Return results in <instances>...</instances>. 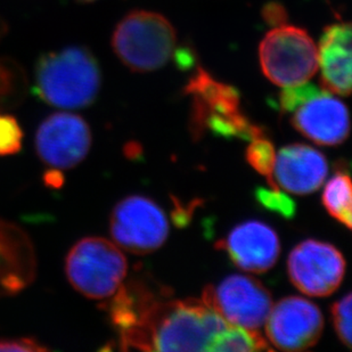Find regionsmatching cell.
<instances>
[{"mask_svg":"<svg viewBox=\"0 0 352 352\" xmlns=\"http://www.w3.org/2000/svg\"><path fill=\"white\" fill-rule=\"evenodd\" d=\"M37 274L34 243L21 227L0 218V298L27 289Z\"/></svg>","mask_w":352,"mask_h":352,"instance_id":"obj_16","label":"cell"},{"mask_svg":"<svg viewBox=\"0 0 352 352\" xmlns=\"http://www.w3.org/2000/svg\"><path fill=\"white\" fill-rule=\"evenodd\" d=\"M91 143V130L86 120L69 112L50 114L36 133L38 157L54 170L77 166L89 153Z\"/></svg>","mask_w":352,"mask_h":352,"instance_id":"obj_12","label":"cell"},{"mask_svg":"<svg viewBox=\"0 0 352 352\" xmlns=\"http://www.w3.org/2000/svg\"><path fill=\"white\" fill-rule=\"evenodd\" d=\"M270 350L266 340L258 331L241 326L227 325L210 342L206 351L236 352Z\"/></svg>","mask_w":352,"mask_h":352,"instance_id":"obj_20","label":"cell"},{"mask_svg":"<svg viewBox=\"0 0 352 352\" xmlns=\"http://www.w3.org/2000/svg\"><path fill=\"white\" fill-rule=\"evenodd\" d=\"M317 54L324 89L340 96H349L351 93V25L336 23L326 28Z\"/></svg>","mask_w":352,"mask_h":352,"instance_id":"obj_17","label":"cell"},{"mask_svg":"<svg viewBox=\"0 0 352 352\" xmlns=\"http://www.w3.org/2000/svg\"><path fill=\"white\" fill-rule=\"evenodd\" d=\"M100 86V64L85 46H67L43 54L34 65V90L52 107L85 109L96 100Z\"/></svg>","mask_w":352,"mask_h":352,"instance_id":"obj_1","label":"cell"},{"mask_svg":"<svg viewBox=\"0 0 352 352\" xmlns=\"http://www.w3.org/2000/svg\"><path fill=\"white\" fill-rule=\"evenodd\" d=\"M351 179L346 170H338L336 176L326 184L322 193V204L327 212L342 223L351 228L352 216Z\"/></svg>","mask_w":352,"mask_h":352,"instance_id":"obj_18","label":"cell"},{"mask_svg":"<svg viewBox=\"0 0 352 352\" xmlns=\"http://www.w3.org/2000/svg\"><path fill=\"white\" fill-rule=\"evenodd\" d=\"M351 294L336 301L332 307V317L336 334L341 342L351 348Z\"/></svg>","mask_w":352,"mask_h":352,"instance_id":"obj_24","label":"cell"},{"mask_svg":"<svg viewBox=\"0 0 352 352\" xmlns=\"http://www.w3.org/2000/svg\"><path fill=\"white\" fill-rule=\"evenodd\" d=\"M107 303L112 325L120 336L122 349L148 351V334L160 307L170 298L169 291L143 279H133L121 285Z\"/></svg>","mask_w":352,"mask_h":352,"instance_id":"obj_8","label":"cell"},{"mask_svg":"<svg viewBox=\"0 0 352 352\" xmlns=\"http://www.w3.org/2000/svg\"><path fill=\"white\" fill-rule=\"evenodd\" d=\"M259 57L265 76L284 88L307 82L318 70L313 39L306 31L291 25L268 32L260 43Z\"/></svg>","mask_w":352,"mask_h":352,"instance_id":"obj_7","label":"cell"},{"mask_svg":"<svg viewBox=\"0 0 352 352\" xmlns=\"http://www.w3.org/2000/svg\"><path fill=\"white\" fill-rule=\"evenodd\" d=\"M23 143V130L16 118L0 113V157L19 153Z\"/></svg>","mask_w":352,"mask_h":352,"instance_id":"obj_22","label":"cell"},{"mask_svg":"<svg viewBox=\"0 0 352 352\" xmlns=\"http://www.w3.org/2000/svg\"><path fill=\"white\" fill-rule=\"evenodd\" d=\"M193 97L192 130L194 135L210 131L225 138L254 140L266 136L260 126L250 122L239 107V95L233 87L226 86L199 70L186 87Z\"/></svg>","mask_w":352,"mask_h":352,"instance_id":"obj_4","label":"cell"},{"mask_svg":"<svg viewBox=\"0 0 352 352\" xmlns=\"http://www.w3.org/2000/svg\"><path fill=\"white\" fill-rule=\"evenodd\" d=\"M111 43L118 58L129 70L151 72L164 67L173 56L176 31L161 14L133 10L118 23Z\"/></svg>","mask_w":352,"mask_h":352,"instance_id":"obj_3","label":"cell"},{"mask_svg":"<svg viewBox=\"0 0 352 352\" xmlns=\"http://www.w3.org/2000/svg\"><path fill=\"white\" fill-rule=\"evenodd\" d=\"M126 272L128 263L121 249L102 237L80 239L65 260L71 285L89 299H110L122 285Z\"/></svg>","mask_w":352,"mask_h":352,"instance_id":"obj_6","label":"cell"},{"mask_svg":"<svg viewBox=\"0 0 352 352\" xmlns=\"http://www.w3.org/2000/svg\"><path fill=\"white\" fill-rule=\"evenodd\" d=\"M246 160L253 169L272 179L276 153L273 143H270L266 136L251 140L246 150Z\"/></svg>","mask_w":352,"mask_h":352,"instance_id":"obj_21","label":"cell"},{"mask_svg":"<svg viewBox=\"0 0 352 352\" xmlns=\"http://www.w3.org/2000/svg\"><path fill=\"white\" fill-rule=\"evenodd\" d=\"M203 302L230 325L258 331L273 308L272 294L256 279L232 275L203 292Z\"/></svg>","mask_w":352,"mask_h":352,"instance_id":"obj_10","label":"cell"},{"mask_svg":"<svg viewBox=\"0 0 352 352\" xmlns=\"http://www.w3.org/2000/svg\"><path fill=\"white\" fill-rule=\"evenodd\" d=\"M287 273L299 291L322 298L339 289L346 273V260L332 244L307 239L289 253Z\"/></svg>","mask_w":352,"mask_h":352,"instance_id":"obj_11","label":"cell"},{"mask_svg":"<svg viewBox=\"0 0 352 352\" xmlns=\"http://www.w3.org/2000/svg\"><path fill=\"white\" fill-rule=\"evenodd\" d=\"M227 325L202 300L170 296L151 325L148 351H206L213 338Z\"/></svg>","mask_w":352,"mask_h":352,"instance_id":"obj_2","label":"cell"},{"mask_svg":"<svg viewBox=\"0 0 352 352\" xmlns=\"http://www.w3.org/2000/svg\"><path fill=\"white\" fill-rule=\"evenodd\" d=\"M48 348L34 338H13V339H0V352L22 351L41 352L48 351Z\"/></svg>","mask_w":352,"mask_h":352,"instance_id":"obj_25","label":"cell"},{"mask_svg":"<svg viewBox=\"0 0 352 352\" xmlns=\"http://www.w3.org/2000/svg\"><path fill=\"white\" fill-rule=\"evenodd\" d=\"M267 338L277 349L302 351L318 342L324 319L318 307L300 296L280 300L266 320Z\"/></svg>","mask_w":352,"mask_h":352,"instance_id":"obj_13","label":"cell"},{"mask_svg":"<svg viewBox=\"0 0 352 352\" xmlns=\"http://www.w3.org/2000/svg\"><path fill=\"white\" fill-rule=\"evenodd\" d=\"M24 67L10 57L0 56V111L22 104L28 91Z\"/></svg>","mask_w":352,"mask_h":352,"instance_id":"obj_19","label":"cell"},{"mask_svg":"<svg viewBox=\"0 0 352 352\" xmlns=\"http://www.w3.org/2000/svg\"><path fill=\"white\" fill-rule=\"evenodd\" d=\"M256 199L263 209L284 217L286 219L296 214V203L289 199V196L280 192L279 187L258 188L256 190Z\"/></svg>","mask_w":352,"mask_h":352,"instance_id":"obj_23","label":"cell"},{"mask_svg":"<svg viewBox=\"0 0 352 352\" xmlns=\"http://www.w3.org/2000/svg\"><path fill=\"white\" fill-rule=\"evenodd\" d=\"M327 173V160L319 151L303 144H292L283 147L276 155L270 184L294 195H307L319 190Z\"/></svg>","mask_w":352,"mask_h":352,"instance_id":"obj_15","label":"cell"},{"mask_svg":"<svg viewBox=\"0 0 352 352\" xmlns=\"http://www.w3.org/2000/svg\"><path fill=\"white\" fill-rule=\"evenodd\" d=\"M110 230L120 249L142 256L157 251L166 243L169 223L157 203L145 196L133 195L114 206Z\"/></svg>","mask_w":352,"mask_h":352,"instance_id":"obj_9","label":"cell"},{"mask_svg":"<svg viewBox=\"0 0 352 352\" xmlns=\"http://www.w3.org/2000/svg\"><path fill=\"white\" fill-rule=\"evenodd\" d=\"M78 1H81V3H91L94 0H78Z\"/></svg>","mask_w":352,"mask_h":352,"instance_id":"obj_27","label":"cell"},{"mask_svg":"<svg viewBox=\"0 0 352 352\" xmlns=\"http://www.w3.org/2000/svg\"><path fill=\"white\" fill-rule=\"evenodd\" d=\"M218 248L226 251L239 270L266 273L273 268L280 252L278 236L272 227L258 220L239 223Z\"/></svg>","mask_w":352,"mask_h":352,"instance_id":"obj_14","label":"cell"},{"mask_svg":"<svg viewBox=\"0 0 352 352\" xmlns=\"http://www.w3.org/2000/svg\"><path fill=\"white\" fill-rule=\"evenodd\" d=\"M279 105L286 113H292V126L314 143L336 146L349 135L348 109L327 90L306 82L285 87Z\"/></svg>","mask_w":352,"mask_h":352,"instance_id":"obj_5","label":"cell"},{"mask_svg":"<svg viewBox=\"0 0 352 352\" xmlns=\"http://www.w3.org/2000/svg\"><path fill=\"white\" fill-rule=\"evenodd\" d=\"M7 27L6 21L3 20V17H0V40L3 39L5 37V34H7Z\"/></svg>","mask_w":352,"mask_h":352,"instance_id":"obj_26","label":"cell"}]
</instances>
